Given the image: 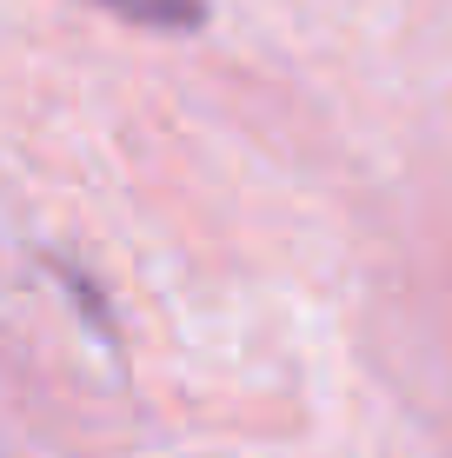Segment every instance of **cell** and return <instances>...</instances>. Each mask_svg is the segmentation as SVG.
Instances as JSON below:
<instances>
[{"instance_id":"cell-1","label":"cell","mask_w":452,"mask_h":458,"mask_svg":"<svg viewBox=\"0 0 452 458\" xmlns=\"http://www.w3.org/2000/svg\"><path fill=\"white\" fill-rule=\"evenodd\" d=\"M93 7H107L127 27H147V34H200L213 13L207 0H93Z\"/></svg>"}]
</instances>
